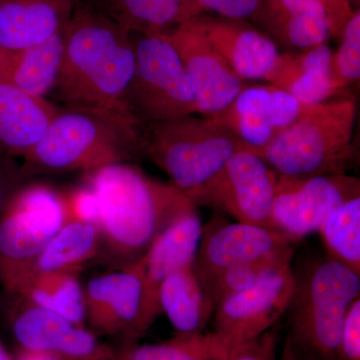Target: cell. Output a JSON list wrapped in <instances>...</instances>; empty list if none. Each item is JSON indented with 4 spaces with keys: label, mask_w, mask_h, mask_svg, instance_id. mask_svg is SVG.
Returning <instances> with one entry per match:
<instances>
[{
    "label": "cell",
    "mask_w": 360,
    "mask_h": 360,
    "mask_svg": "<svg viewBox=\"0 0 360 360\" xmlns=\"http://www.w3.org/2000/svg\"><path fill=\"white\" fill-rule=\"evenodd\" d=\"M86 186L99 206V253L115 269L141 262L175 220L196 210L172 184L151 179L132 163L87 172Z\"/></svg>",
    "instance_id": "obj_1"
},
{
    "label": "cell",
    "mask_w": 360,
    "mask_h": 360,
    "mask_svg": "<svg viewBox=\"0 0 360 360\" xmlns=\"http://www.w3.org/2000/svg\"><path fill=\"white\" fill-rule=\"evenodd\" d=\"M63 37L51 96L65 105L129 112L125 98L134 71V34L103 9L78 0Z\"/></svg>",
    "instance_id": "obj_2"
},
{
    "label": "cell",
    "mask_w": 360,
    "mask_h": 360,
    "mask_svg": "<svg viewBox=\"0 0 360 360\" xmlns=\"http://www.w3.org/2000/svg\"><path fill=\"white\" fill-rule=\"evenodd\" d=\"M143 156V125L131 113L65 105L21 158L20 174L25 181L37 175L89 172Z\"/></svg>",
    "instance_id": "obj_3"
},
{
    "label": "cell",
    "mask_w": 360,
    "mask_h": 360,
    "mask_svg": "<svg viewBox=\"0 0 360 360\" xmlns=\"http://www.w3.org/2000/svg\"><path fill=\"white\" fill-rule=\"evenodd\" d=\"M291 269L283 360H340L343 322L360 296V276L326 255H309Z\"/></svg>",
    "instance_id": "obj_4"
},
{
    "label": "cell",
    "mask_w": 360,
    "mask_h": 360,
    "mask_svg": "<svg viewBox=\"0 0 360 360\" xmlns=\"http://www.w3.org/2000/svg\"><path fill=\"white\" fill-rule=\"evenodd\" d=\"M356 101L319 103L257 153L281 176L345 174L356 160L352 146Z\"/></svg>",
    "instance_id": "obj_5"
},
{
    "label": "cell",
    "mask_w": 360,
    "mask_h": 360,
    "mask_svg": "<svg viewBox=\"0 0 360 360\" xmlns=\"http://www.w3.org/2000/svg\"><path fill=\"white\" fill-rule=\"evenodd\" d=\"M143 146L144 156L189 200L243 149L229 130L195 115L144 124Z\"/></svg>",
    "instance_id": "obj_6"
},
{
    "label": "cell",
    "mask_w": 360,
    "mask_h": 360,
    "mask_svg": "<svg viewBox=\"0 0 360 360\" xmlns=\"http://www.w3.org/2000/svg\"><path fill=\"white\" fill-rule=\"evenodd\" d=\"M135 65L127 92L129 112L141 123L198 115L191 78L163 33L134 37Z\"/></svg>",
    "instance_id": "obj_7"
},
{
    "label": "cell",
    "mask_w": 360,
    "mask_h": 360,
    "mask_svg": "<svg viewBox=\"0 0 360 360\" xmlns=\"http://www.w3.org/2000/svg\"><path fill=\"white\" fill-rule=\"evenodd\" d=\"M68 221L63 195L42 184L21 186L0 212V285L11 292Z\"/></svg>",
    "instance_id": "obj_8"
},
{
    "label": "cell",
    "mask_w": 360,
    "mask_h": 360,
    "mask_svg": "<svg viewBox=\"0 0 360 360\" xmlns=\"http://www.w3.org/2000/svg\"><path fill=\"white\" fill-rule=\"evenodd\" d=\"M277 179L262 156L239 149L191 200L196 206L219 208L240 224L274 229L271 213Z\"/></svg>",
    "instance_id": "obj_9"
},
{
    "label": "cell",
    "mask_w": 360,
    "mask_h": 360,
    "mask_svg": "<svg viewBox=\"0 0 360 360\" xmlns=\"http://www.w3.org/2000/svg\"><path fill=\"white\" fill-rule=\"evenodd\" d=\"M291 264L269 270L257 283L215 309L212 333L225 360L236 348L274 328L283 316L292 295Z\"/></svg>",
    "instance_id": "obj_10"
},
{
    "label": "cell",
    "mask_w": 360,
    "mask_h": 360,
    "mask_svg": "<svg viewBox=\"0 0 360 360\" xmlns=\"http://www.w3.org/2000/svg\"><path fill=\"white\" fill-rule=\"evenodd\" d=\"M357 196H360L359 179L347 174L300 179L278 175L272 226L295 243L319 231L331 213Z\"/></svg>",
    "instance_id": "obj_11"
},
{
    "label": "cell",
    "mask_w": 360,
    "mask_h": 360,
    "mask_svg": "<svg viewBox=\"0 0 360 360\" xmlns=\"http://www.w3.org/2000/svg\"><path fill=\"white\" fill-rule=\"evenodd\" d=\"M317 104L303 103L269 84H248L225 110L208 118L229 130L241 148L258 153Z\"/></svg>",
    "instance_id": "obj_12"
},
{
    "label": "cell",
    "mask_w": 360,
    "mask_h": 360,
    "mask_svg": "<svg viewBox=\"0 0 360 360\" xmlns=\"http://www.w3.org/2000/svg\"><path fill=\"white\" fill-rule=\"evenodd\" d=\"M293 243L257 225L219 220L203 226L193 270L201 288L224 270L269 259H292Z\"/></svg>",
    "instance_id": "obj_13"
},
{
    "label": "cell",
    "mask_w": 360,
    "mask_h": 360,
    "mask_svg": "<svg viewBox=\"0 0 360 360\" xmlns=\"http://www.w3.org/2000/svg\"><path fill=\"white\" fill-rule=\"evenodd\" d=\"M163 34L191 78L200 115L208 117L221 112L248 85L206 39L198 16Z\"/></svg>",
    "instance_id": "obj_14"
},
{
    "label": "cell",
    "mask_w": 360,
    "mask_h": 360,
    "mask_svg": "<svg viewBox=\"0 0 360 360\" xmlns=\"http://www.w3.org/2000/svg\"><path fill=\"white\" fill-rule=\"evenodd\" d=\"M143 258L136 264L89 279L84 288L86 317L105 333L141 335Z\"/></svg>",
    "instance_id": "obj_15"
},
{
    "label": "cell",
    "mask_w": 360,
    "mask_h": 360,
    "mask_svg": "<svg viewBox=\"0 0 360 360\" xmlns=\"http://www.w3.org/2000/svg\"><path fill=\"white\" fill-rule=\"evenodd\" d=\"M203 226L198 210L182 215L158 236L143 257L142 333L161 312L160 291L163 281L182 267L193 266Z\"/></svg>",
    "instance_id": "obj_16"
},
{
    "label": "cell",
    "mask_w": 360,
    "mask_h": 360,
    "mask_svg": "<svg viewBox=\"0 0 360 360\" xmlns=\"http://www.w3.org/2000/svg\"><path fill=\"white\" fill-rule=\"evenodd\" d=\"M206 39L234 72L245 82H266L278 60V46L246 20L198 15Z\"/></svg>",
    "instance_id": "obj_17"
},
{
    "label": "cell",
    "mask_w": 360,
    "mask_h": 360,
    "mask_svg": "<svg viewBox=\"0 0 360 360\" xmlns=\"http://www.w3.org/2000/svg\"><path fill=\"white\" fill-rule=\"evenodd\" d=\"M251 21L286 51L314 49L331 37L328 14L319 0H262Z\"/></svg>",
    "instance_id": "obj_18"
},
{
    "label": "cell",
    "mask_w": 360,
    "mask_h": 360,
    "mask_svg": "<svg viewBox=\"0 0 360 360\" xmlns=\"http://www.w3.org/2000/svg\"><path fill=\"white\" fill-rule=\"evenodd\" d=\"M59 108L0 79V155L25 158L44 136Z\"/></svg>",
    "instance_id": "obj_19"
},
{
    "label": "cell",
    "mask_w": 360,
    "mask_h": 360,
    "mask_svg": "<svg viewBox=\"0 0 360 360\" xmlns=\"http://www.w3.org/2000/svg\"><path fill=\"white\" fill-rule=\"evenodd\" d=\"M78 0H0V49L44 44L65 30Z\"/></svg>",
    "instance_id": "obj_20"
},
{
    "label": "cell",
    "mask_w": 360,
    "mask_h": 360,
    "mask_svg": "<svg viewBox=\"0 0 360 360\" xmlns=\"http://www.w3.org/2000/svg\"><path fill=\"white\" fill-rule=\"evenodd\" d=\"M331 54L328 42L305 51L281 52L266 82L303 103H326L341 94L331 78Z\"/></svg>",
    "instance_id": "obj_21"
},
{
    "label": "cell",
    "mask_w": 360,
    "mask_h": 360,
    "mask_svg": "<svg viewBox=\"0 0 360 360\" xmlns=\"http://www.w3.org/2000/svg\"><path fill=\"white\" fill-rule=\"evenodd\" d=\"M63 32L44 44L27 49H0V79L32 96L46 98L51 94L58 77L63 49Z\"/></svg>",
    "instance_id": "obj_22"
},
{
    "label": "cell",
    "mask_w": 360,
    "mask_h": 360,
    "mask_svg": "<svg viewBox=\"0 0 360 360\" xmlns=\"http://www.w3.org/2000/svg\"><path fill=\"white\" fill-rule=\"evenodd\" d=\"M97 7L132 34H161L203 13L198 0H101Z\"/></svg>",
    "instance_id": "obj_23"
},
{
    "label": "cell",
    "mask_w": 360,
    "mask_h": 360,
    "mask_svg": "<svg viewBox=\"0 0 360 360\" xmlns=\"http://www.w3.org/2000/svg\"><path fill=\"white\" fill-rule=\"evenodd\" d=\"M160 305L179 335L203 333L214 314L212 300L201 288L193 266L182 267L163 281Z\"/></svg>",
    "instance_id": "obj_24"
},
{
    "label": "cell",
    "mask_w": 360,
    "mask_h": 360,
    "mask_svg": "<svg viewBox=\"0 0 360 360\" xmlns=\"http://www.w3.org/2000/svg\"><path fill=\"white\" fill-rule=\"evenodd\" d=\"M99 250L101 231L97 225L68 220L40 252L20 283L32 274L47 272L75 274L82 265L99 255Z\"/></svg>",
    "instance_id": "obj_25"
},
{
    "label": "cell",
    "mask_w": 360,
    "mask_h": 360,
    "mask_svg": "<svg viewBox=\"0 0 360 360\" xmlns=\"http://www.w3.org/2000/svg\"><path fill=\"white\" fill-rule=\"evenodd\" d=\"M9 295L60 315L77 326H82L86 319L84 288L73 272L32 274Z\"/></svg>",
    "instance_id": "obj_26"
},
{
    "label": "cell",
    "mask_w": 360,
    "mask_h": 360,
    "mask_svg": "<svg viewBox=\"0 0 360 360\" xmlns=\"http://www.w3.org/2000/svg\"><path fill=\"white\" fill-rule=\"evenodd\" d=\"M20 300L22 307L16 310L11 319L14 338L23 349L56 354L75 324L60 315Z\"/></svg>",
    "instance_id": "obj_27"
},
{
    "label": "cell",
    "mask_w": 360,
    "mask_h": 360,
    "mask_svg": "<svg viewBox=\"0 0 360 360\" xmlns=\"http://www.w3.org/2000/svg\"><path fill=\"white\" fill-rule=\"evenodd\" d=\"M319 232L326 255L360 276V196L331 213Z\"/></svg>",
    "instance_id": "obj_28"
},
{
    "label": "cell",
    "mask_w": 360,
    "mask_h": 360,
    "mask_svg": "<svg viewBox=\"0 0 360 360\" xmlns=\"http://www.w3.org/2000/svg\"><path fill=\"white\" fill-rule=\"evenodd\" d=\"M124 360H224L212 333L179 335L162 345L130 350Z\"/></svg>",
    "instance_id": "obj_29"
},
{
    "label": "cell",
    "mask_w": 360,
    "mask_h": 360,
    "mask_svg": "<svg viewBox=\"0 0 360 360\" xmlns=\"http://www.w3.org/2000/svg\"><path fill=\"white\" fill-rule=\"evenodd\" d=\"M291 262L292 259H269L236 265L222 271L202 288L212 300L215 310L227 298L257 283L269 270Z\"/></svg>",
    "instance_id": "obj_30"
},
{
    "label": "cell",
    "mask_w": 360,
    "mask_h": 360,
    "mask_svg": "<svg viewBox=\"0 0 360 360\" xmlns=\"http://www.w3.org/2000/svg\"><path fill=\"white\" fill-rule=\"evenodd\" d=\"M340 44L331 54V78L335 89L342 90L359 82L360 77V11H354L347 21L342 33Z\"/></svg>",
    "instance_id": "obj_31"
},
{
    "label": "cell",
    "mask_w": 360,
    "mask_h": 360,
    "mask_svg": "<svg viewBox=\"0 0 360 360\" xmlns=\"http://www.w3.org/2000/svg\"><path fill=\"white\" fill-rule=\"evenodd\" d=\"M68 220L89 222L99 229V206L96 194L85 186L63 195Z\"/></svg>",
    "instance_id": "obj_32"
},
{
    "label": "cell",
    "mask_w": 360,
    "mask_h": 360,
    "mask_svg": "<svg viewBox=\"0 0 360 360\" xmlns=\"http://www.w3.org/2000/svg\"><path fill=\"white\" fill-rule=\"evenodd\" d=\"M203 13H210L229 20H251L262 0H198Z\"/></svg>",
    "instance_id": "obj_33"
},
{
    "label": "cell",
    "mask_w": 360,
    "mask_h": 360,
    "mask_svg": "<svg viewBox=\"0 0 360 360\" xmlns=\"http://www.w3.org/2000/svg\"><path fill=\"white\" fill-rule=\"evenodd\" d=\"M340 360H360V296L350 304L341 331Z\"/></svg>",
    "instance_id": "obj_34"
},
{
    "label": "cell",
    "mask_w": 360,
    "mask_h": 360,
    "mask_svg": "<svg viewBox=\"0 0 360 360\" xmlns=\"http://www.w3.org/2000/svg\"><path fill=\"white\" fill-rule=\"evenodd\" d=\"M278 330L276 326L241 345L227 360H276Z\"/></svg>",
    "instance_id": "obj_35"
},
{
    "label": "cell",
    "mask_w": 360,
    "mask_h": 360,
    "mask_svg": "<svg viewBox=\"0 0 360 360\" xmlns=\"http://www.w3.org/2000/svg\"><path fill=\"white\" fill-rule=\"evenodd\" d=\"M22 182L20 165L14 158L0 155V212Z\"/></svg>",
    "instance_id": "obj_36"
},
{
    "label": "cell",
    "mask_w": 360,
    "mask_h": 360,
    "mask_svg": "<svg viewBox=\"0 0 360 360\" xmlns=\"http://www.w3.org/2000/svg\"><path fill=\"white\" fill-rule=\"evenodd\" d=\"M328 14L331 37L340 39L343 28L354 15L350 0H319Z\"/></svg>",
    "instance_id": "obj_37"
},
{
    "label": "cell",
    "mask_w": 360,
    "mask_h": 360,
    "mask_svg": "<svg viewBox=\"0 0 360 360\" xmlns=\"http://www.w3.org/2000/svg\"><path fill=\"white\" fill-rule=\"evenodd\" d=\"M18 360H58L56 355L49 352H35V350L21 349Z\"/></svg>",
    "instance_id": "obj_38"
},
{
    "label": "cell",
    "mask_w": 360,
    "mask_h": 360,
    "mask_svg": "<svg viewBox=\"0 0 360 360\" xmlns=\"http://www.w3.org/2000/svg\"><path fill=\"white\" fill-rule=\"evenodd\" d=\"M0 360H13L11 359L6 349H4V347H2L1 343H0Z\"/></svg>",
    "instance_id": "obj_39"
},
{
    "label": "cell",
    "mask_w": 360,
    "mask_h": 360,
    "mask_svg": "<svg viewBox=\"0 0 360 360\" xmlns=\"http://www.w3.org/2000/svg\"><path fill=\"white\" fill-rule=\"evenodd\" d=\"M82 1L86 2V4H92V6H98L101 0H82Z\"/></svg>",
    "instance_id": "obj_40"
},
{
    "label": "cell",
    "mask_w": 360,
    "mask_h": 360,
    "mask_svg": "<svg viewBox=\"0 0 360 360\" xmlns=\"http://www.w3.org/2000/svg\"><path fill=\"white\" fill-rule=\"evenodd\" d=\"M352 1V0H350ZM354 2H357V4H359V0H354Z\"/></svg>",
    "instance_id": "obj_41"
}]
</instances>
